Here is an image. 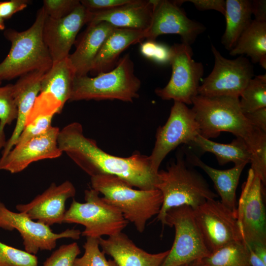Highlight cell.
I'll use <instances>...</instances> for the list:
<instances>
[{"label":"cell","instance_id":"1","mask_svg":"<svg viewBox=\"0 0 266 266\" xmlns=\"http://www.w3.org/2000/svg\"><path fill=\"white\" fill-rule=\"evenodd\" d=\"M57 141L63 153L91 177L113 175L138 189H156L158 173L151 167L149 156L137 151L128 157L109 154L100 148L95 140L85 136L82 125L77 122L60 130Z\"/></svg>","mask_w":266,"mask_h":266},{"label":"cell","instance_id":"2","mask_svg":"<svg viewBox=\"0 0 266 266\" xmlns=\"http://www.w3.org/2000/svg\"><path fill=\"white\" fill-rule=\"evenodd\" d=\"M239 99L198 95L192 100V110L200 135L209 139L218 137L223 132L231 133L243 140L253 154L266 142V133L248 120L240 109Z\"/></svg>","mask_w":266,"mask_h":266},{"label":"cell","instance_id":"3","mask_svg":"<svg viewBox=\"0 0 266 266\" xmlns=\"http://www.w3.org/2000/svg\"><path fill=\"white\" fill-rule=\"evenodd\" d=\"M46 14L43 7L28 29L18 32L5 30L3 34L11 43L9 52L0 63V80H10L33 71H48L53 64L42 36Z\"/></svg>","mask_w":266,"mask_h":266},{"label":"cell","instance_id":"4","mask_svg":"<svg viewBox=\"0 0 266 266\" xmlns=\"http://www.w3.org/2000/svg\"><path fill=\"white\" fill-rule=\"evenodd\" d=\"M91 188L101 194L104 201L117 208L124 218L143 233L147 221L157 215L163 198L157 189H134L120 178L100 174L91 177Z\"/></svg>","mask_w":266,"mask_h":266},{"label":"cell","instance_id":"5","mask_svg":"<svg viewBox=\"0 0 266 266\" xmlns=\"http://www.w3.org/2000/svg\"><path fill=\"white\" fill-rule=\"evenodd\" d=\"M155 188L161 192L163 198L156 217L163 227L166 214L170 209L186 205L194 210L218 196L211 190L201 175L187 165L182 156L178 157L166 170H159Z\"/></svg>","mask_w":266,"mask_h":266},{"label":"cell","instance_id":"6","mask_svg":"<svg viewBox=\"0 0 266 266\" xmlns=\"http://www.w3.org/2000/svg\"><path fill=\"white\" fill-rule=\"evenodd\" d=\"M141 81L134 72L129 53L120 58L112 70L92 77H74L69 101L118 100L131 102L139 97Z\"/></svg>","mask_w":266,"mask_h":266},{"label":"cell","instance_id":"7","mask_svg":"<svg viewBox=\"0 0 266 266\" xmlns=\"http://www.w3.org/2000/svg\"><path fill=\"white\" fill-rule=\"evenodd\" d=\"M99 195L91 188L84 192L85 202L73 199L66 211L63 223L83 225L85 229L81 235L86 237L100 238L122 232L129 222L117 208Z\"/></svg>","mask_w":266,"mask_h":266},{"label":"cell","instance_id":"8","mask_svg":"<svg viewBox=\"0 0 266 266\" xmlns=\"http://www.w3.org/2000/svg\"><path fill=\"white\" fill-rule=\"evenodd\" d=\"M165 225L174 227L175 237L161 266H179L202 260L211 254L191 207L183 205L168 210L165 215Z\"/></svg>","mask_w":266,"mask_h":266},{"label":"cell","instance_id":"9","mask_svg":"<svg viewBox=\"0 0 266 266\" xmlns=\"http://www.w3.org/2000/svg\"><path fill=\"white\" fill-rule=\"evenodd\" d=\"M170 50V79L165 87L156 88L155 93L163 100L192 104L193 98L198 95L200 81L204 73L203 65L193 59L190 45L175 43Z\"/></svg>","mask_w":266,"mask_h":266},{"label":"cell","instance_id":"10","mask_svg":"<svg viewBox=\"0 0 266 266\" xmlns=\"http://www.w3.org/2000/svg\"><path fill=\"white\" fill-rule=\"evenodd\" d=\"M214 67L198 89V95L206 97L239 98L254 77L253 66L248 59L240 56L233 60L224 57L212 44Z\"/></svg>","mask_w":266,"mask_h":266},{"label":"cell","instance_id":"11","mask_svg":"<svg viewBox=\"0 0 266 266\" xmlns=\"http://www.w3.org/2000/svg\"><path fill=\"white\" fill-rule=\"evenodd\" d=\"M199 134V126L192 109L183 103L174 101L166 122L157 130L154 147L149 156L153 171L157 173L169 153L181 144H192Z\"/></svg>","mask_w":266,"mask_h":266},{"label":"cell","instance_id":"12","mask_svg":"<svg viewBox=\"0 0 266 266\" xmlns=\"http://www.w3.org/2000/svg\"><path fill=\"white\" fill-rule=\"evenodd\" d=\"M194 213L211 252L229 243L243 240L236 212L229 209L220 201L208 200L194 209Z\"/></svg>","mask_w":266,"mask_h":266},{"label":"cell","instance_id":"13","mask_svg":"<svg viewBox=\"0 0 266 266\" xmlns=\"http://www.w3.org/2000/svg\"><path fill=\"white\" fill-rule=\"evenodd\" d=\"M0 228L9 231L16 230L22 238L25 251L33 255L40 250L54 249L59 239L78 240L81 235V232L75 229L55 233L50 226L34 221L23 213L8 209L0 200Z\"/></svg>","mask_w":266,"mask_h":266},{"label":"cell","instance_id":"14","mask_svg":"<svg viewBox=\"0 0 266 266\" xmlns=\"http://www.w3.org/2000/svg\"><path fill=\"white\" fill-rule=\"evenodd\" d=\"M263 184L250 168L237 207L238 225L246 244H266V217Z\"/></svg>","mask_w":266,"mask_h":266},{"label":"cell","instance_id":"15","mask_svg":"<svg viewBox=\"0 0 266 266\" xmlns=\"http://www.w3.org/2000/svg\"><path fill=\"white\" fill-rule=\"evenodd\" d=\"M154 9L150 25L146 30L147 40H155L164 34L180 36L182 43L190 45L206 30L202 24L189 18L175 1L153 0Z\"/></svg>","mask_w":266,"mask_h":266},{"label":"cell","instance_id":"16","mask_svg":"<svg viewBox=\"0 0 266 266\" xmlns=\"http://www.w3.org/2000/svg\"><path fill=\"white\" fill-rule=\"evenodd\" d=\"M91 17V11L81 3L60 19H54L46 15L42 36L53 63L68 57L79 31L85 24H88Z\"/></svg>","mask_w":266,"mask_h":266},{"label":"cell","instance_id":"17","mask_svg":"<svg viewBox=\"0 0 266 266\" xmlns=\"http://www.w3.org/2000/svg\"><path fill=\"white\" fill-rule=\"evenodd\" d=\"M75 194L74 186L68 180L59 185L52 183L30 202L18 204L16 208L31 219L48 226L61 224L66 211V202Z\"/></svg>","mask_w":266,"mask_h":266},{"label":"cell","instance_id":"18","mask_svg":"<svg viewBox=\"0 0 266 266\" xmlns=\"http://www.w3.org/2000/svg\"><path fill=\"white\" fill-rule=\"evenodd\" d=\"M59 128L51 127L44 133L21 145H15L7 155L0 158V171L19 173L32 163L60 157L63 152L58 144Z\"/></svg>","mask_w":266,"mask_h":266},{"label":"cell","instance_id":"19","mask_svg":"<svg viewBox=\"0 0 266 266\" xmlns=\"http://www.w3.org/2000/svg\"><path fill=\"white\" fill-rule=\"evenodd\" d=\"M153 9V0H131L111 9L90 11L88 25L105 22L116 28L146 31L150 25Z\"/></svg>","mask_w":266,"mask_h":266},{"label":"cell","instance_id":"20","mask_svg":"<svg viewBox=\"0 0 266 266\" xmlns=\"http://www.w3.org/2000/svg\"><path fill=\"white\" fill-rule=\"evenodd\" d=\"M45 72L33 71L19 77L12 84V94L17 109L14 129L6 141L0 158L5 157L14 146L26 124L27 119L39 94L41 82Z\"/></svg>","mask_w":266,"mask_h":266},{"label":"cell","instance_id":"21","mask_svg":"<svg viewBox=\"0 0 266 266\" xmlns=\"http://www.w3.org/2000/svg\"><path fill=\"white\" fill-rule=\"evenodd\" d=\"M100 247L105 254L111 257L118 266H161L169 250L149 253L137 246L121 232L106 238H99Z\"/></svg>","mask_w":266,"mask_h":266},{"label":"cell","instance_id":"22","mask_svg":"<svg viewBox=\"0 0 266 266\" xmlns=\"http://www.w3.org/2000/svg\"><path fill=\"white\" fill-rule=\"evenodd\" d=\"M145 33L146 31L114 28L100 47L91 66L90 74L96 76L113 69L121 54L131 45L145 39Z\"/></svg>","mask_w":266,"mask_h":266},{"label":"cell","instance_id":"23","mask_svg":"<svg viewBox=\"0 0 266 266\" xmlns=\"http://www.w3.org/2000/svg\"><path fill=\"white\" fill-rule=\"evenodd\" d=\"M115 27L105 22L88 25L68 61L75 76L87 75L104 40Z\"/></svg>","mask_w":266,"mask_h":266},{"label":"cell","instance_id":"24","mask_svg":"<svg viewBox=\"0 0 266 266\" xmlns=\"http://www.w3.org/2000/svg\"><path fill=\"white\" fill-rule=\"evenodd\" d=\"M186 152L189 164L202 169L212 180L220 197V201L229 209L236 212V191L240 175L246 164L235 165L226 170L217 169L205 164L193 152Z\"/></svg>","mask_w":266,"mask_h":266},{"label":"cell","instance_id":"25","mask_svg":"<svg viewBox=\"0 0 266 266\" xmlns=\"http://www.w3.org/2000/svg\"><path fill=\"white\" fill-rule=\"evenodd\" d=\"M75 77L68 57L54 62L43 76L39 93L54 98L64 107L69 100Z\"/></svg>","mask_w":266,"mask_h":266},{"label":"cell","instance_id":"26","mask_svg":"<svg viewBox=\"0 0 266 266\" xmlns=\"http://www.w3.org/2000/svg\"><path fill=\"white\" fill-rule=\"evenodd\" d=\"M226 28L221 43L230 51L252 21V1L226 0Z\"/></svg>","mask_w":266,"mask_h":266},{"label":"cell","instance_id":"27","mask_svg":"<svg viewBox=\"0 0 266 266\" xmlns=\"http://www.w3.org/2000/svg\"><path fill=\"white\" fill-rule=\"evenodd\" d=\"M232 56L246 55L266 68V21L253 20L230 51Z\"/></svg>","mask_w":266,"mask_h":266},{"label":"cell","instance_id":"28","mask_svg":"<svg viewBox=\"0 0 266 266\" xmlns=\"http://www.w3.org/2000/svg\"><path fill=\"white\" fill-rule=\"evenodd\" d=\"M192 144L203 153L209 152L214 154L221 166L230 162L233 163L234 166L247 164L250 162L253 154L246 142L237 137L230 143L224 144L211 141L199 134Z\"/></svg>","mask_w":266,"mask_h":266},{"label":"cell","instance_id":"29","mask_svg":"<svg viewBox=\"0 0 266 266\" xmlns=\"http://www.w3.org/2000/svg\"><path fill=\"white\" fill-rule=\"evenodd\" d=\"M204 266H249L243 240L227 244L201 260Z\"/></svg>","mask_w":266,"mask_h":266},{"label":"cell","instance_id":"30","mask_svg":"<svg viewBox=\"0 0 266 266\" xmlns=\"http://www.w3.org/2000/svg\"><path fill=\"white\" fill-rule=\"evenodd\" d=\"M239 98V106L244 114L266 107V74L253 77Z\"/></svg>","mask_w":266,"mask_h":266},{"label":"cell","instance_id":"31","mask_svg":"<svg viewBox=\"0 0 266 266\" xmlns=\"http://www.w3.org/2000/svg\"><path fill=\"white\" fill-rule=\"evenodd\" d=\"M0 80V149L4 148L6 141L4 128L10 125L17 117V109L12 94V84L1 86Z\"/></svg>","mask_w":266,"mask_h":266},{"label":"cell","instance_id":"32","mask_svg":"<svg viewBox=\"0 0 266 266\" xmlns=\"http://www.w3.org/2000/svg\"><path fill=\"white\" fill-rule=\"evenodd\" d=\"M84 252L74 262V266H118L113 260H107L100 249L99 238L86 237L83 246Z\"/></svg>","mask_w":266,"mask_h":266},{"label":"cell","instance_id":"33","mask_svg":"<svg viewBox=\"0 0 266 266\" xmlns=\"http://www.w3.org/2000/svg\"><path fill=\"white\" fill-rule=\"evenodd\" d=\"M35 255L0 241V266H38Z\"/></svg>","mask_w":266,"mask_h":266},{"label":"cell","instance_id":"34","mask_svg":"<svg viewBox=\"0 0 266 266\" xmlns=\"http://www.w3.org/2000/svg\"><path fill=\"white\" fill-rule=\"evenodd\" d=\"M81 251L74 242L60 246L46 260L43 266H74L75 259Z\"/></svg>","mask_w":266,"mask_h":266},{"label":"cell","instance_id":"35","mask_svg":"<svg viewBox=\"0 0 266 266\" xmlns=\"http://www.w3.org/2000/svg\"><path fill=\"white\" fill-rule=\"evenodd\" d=\"M54 115H41L27 124L18 137L15 145H21L44 133L51 127Z\"/></svg>","mask_w":266,"mask_h":266},{"label":"cell","instance_id":"36","mask_svg":"<svg viewBox=\"0 0 266 266\" xmlns=\"http://www.w3.org/2000/svg\"><path fill=\"white\" fill-rule=\"evenodd\" d=\"M139 49L141 54L149 60L160 64H169L170 47L155 40H147L141 43Z\"/></svg>","mask_w":266,"mask_h":266},{"label":"cell","instance_id":"37","mask_svg":"<svg viewBox=\"0 0 266 266\" xmlns=\"http://www.w3.org/2000/svg\"><path fill=\"white\" fill-rule=\"evenodd\" d=\"M43 3L46 15L54 19L66 16L80 4L78 0H44Z\"/></svg>","mask_w":266,"mask_h":266},{"label":"cell","instance_id":"38","mask_svg":"<svg viewBox=\"0 0 266 266\" xmlns=\"http://www.w3.org/2000/svg\"><path fill=\"white\" fill-rule=\"evenodd\" d=\"M251 169L261 180L263 185L266 183V142L253 154L250 160Z\"/></svg>","mask_w":266,"mask_h":266},{"label":"cell","instance_id":"39","mask_svg":"<svg viewBox=\"0 0 266 266\" xmlns=\"http://www.w3.org/2000/svg\"><path fill=\"white\" fill-rule=\"evenodd\" d=\"M131 0H81L80 3L91 11L107 10L129 2Z\"/></svg>","mask_w":266,"mask_h":266},{"label":"cell","instance_id":"40","mask_svg":"<svg viewBox=\"0 0 266 266\" xmlns=\"http://www.w3.org/2000/svg\"><path fill=\"white\" fill-rule=\"evenodd\" d=\"M29 3L28 0L0 1V17L4 20L10 19L14 14L26 8Z\"/></svg>","mask_w":266,"mask_h":266},{"label":"cell","instance_id":"41","mask_svg":"<svg viewBox=\"0 0 266 266\" xmlns=\"http://www.w3.org/2000/svg\"><path fill=\"white\" fill-rule=\"evenodd\" d=\"M185 1H188L192 3L196 8L199 10H214L221 13L223 15H225L226 1L224 0H176L178 4H181Z\"/></svg>","mask_w":266,"mask_h":266},{"label":"cell","instance_id":"42","mask_svg":"<svg viewBox=\"0 0 266 266\" xmlns=\"http://www.w3.org/2000/svg\"><path fill=\"white\" fill-rule=\"evenodd\" d=\"M244 115L254 126L266 133V107Z\"/></svg>","mask_w":266,"mask_h":266},{"label":"cell","instance_id":"43","mask_svg":"<svg viewBox=\"0 0 266 266\" xmlns=\"http://www.w3.org/2000/svg\"><path fill=\"white\" fill-rule=\"evenodd\" d=\"M252 14L254 20L266 21V0H254L252 1Z\"/></svg>","mask_w":266,"mask_h":266},{"label":"cell","instance_id":"44","mask_svg":"<svg viewBox=\"0 0 266 266\" xmlns=\"http://www.w3.org/2000/svg\"><path fill=\"white\" fill-rule=\"evenodd\" d=\"M246 244L248 252V260L249 266H266L264 263L253 251L251 247Z\"/></svg>","mask_w":266,"mask_h":266},{"label":"cell","instance_id":"45","mask_svg":"<svg viewBox=\"0 0 266 266\" xmlns=\"http://www.w3.org/2000/svg\"><path fill=\"white\" fill-rule=\"evenodd\" d=\"M249 245L251 247L255 253L264 263H266V244L254 243Z\"/></svg>","mask_w":266,"mask_h":266},{"label":"cell","instance_id":"46","mask_svg":"<svg viewBox=\"0 0 266 266\" xmlns=\"http://www.w3.org/2000/svg\"><path fill=\"white\" fill-rule=\"evenodd\" d=\"M179 266H204L201 260L194 261Z\"/></svg>","mask_w":266,"mask_h":266},{"label":"cell","instance_id":"47","mask_svg":"<svg viewBox=\"0 0 266 266\" xmlns=\"http://www.w3.org/2000/svg\"><path fill=\"white\" fill-rule=\"evenodd\" d=\"M5 29L4 20L0 17V31H2Z\"/></svg>","mask_w":266,"mask_h":266}]
</instances>
